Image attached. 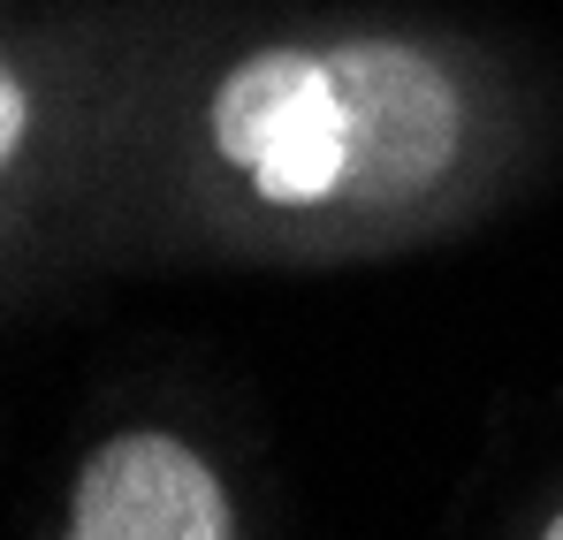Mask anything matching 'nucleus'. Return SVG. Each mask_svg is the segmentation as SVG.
Instances as JSON below:
<instances>
[{
	"label": "nucleus",
	"instance_id": "nucleus-1",
	"mask_svg": "<svg viewBox=\"0 0 563 540\" xmlns=\"http://www.w3.org/2000/svg\"><path fill=\"white\" fill-rule=\"evenodd\" d=\"M213 145L275 206L343 198L351 114H343L328 54L275 46V54H252L244 69H229V85L213 91Z\"/></svg>",
	"mask_w": 563,
	"mask_h": 540
},
{
	"label": "nucleus",
	"instance_id": "nucleus-2",
	"mask_svg": "<svg viewBox=\"0 0 563 540\" xmlns=\"http://www.w3.org/2000/svg\"><path fill=\"white\" fill-rule=\"evenodd\" d=\"M320 54H328L343 114H351L343 198H358V206L419 198L457 161V130H465L457 85L396 38H343V46H320Z\"/></svg>",
	"mask_w": 563,
	"mask_h": 540
},
{
	"label": "nucleus",
	"instance_id": "nucleus-3",
	"mask_svg": "<svg viewBox=\"0 0 563 540\" xmlns=\"http://www.w3.org/2000/svg\"><path fill=\"white\" fill-rule=\"evenodd\" d=\"M69 540H236L213 464L168 434H122L77 472Z\"/></svg>",
	"mask_w": 563,
	"mask_h": 540
},
{
	"label": "nucleus",
	"instance_id": "nucleus-4",
	"mask_svg": "<svg viewBox=\"0 0 563 540\" xmlns=\"http://www.w3.org/2000/svg\"><path fill=\"white\" fill-rule=\"evenodd\" d=\"M23 130H31V99L15 91V77H8V69H0V161L23 145Z\"/></svg>",
	"mask_w": 563,
	"mask_h": 540
},
{
	"label": "nucleus",
	"instance_id": "nucleus-5",
	"mask_svg": "<svg viewBox=\"0 0 563 540\" xmlns=\"http://www.w3.org/2000/svg\"><path fill=\"white\" fill-rule=\"evenodd\" d=\"M541 540H563V518H556V526H549V533H541Z\"/></svg>",
	"mask_w": 563,
	"mask_h": 540
}]
</instances>
